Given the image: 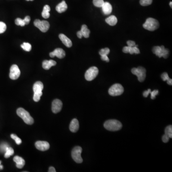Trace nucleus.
I'll use <instances>...</instances> for the list:
<instances>
[{
	"instance_id": "46",
	"label": "nucleus",
	"mask_w": 172,
	"mask_h": 172,
	"mask_svg": "<svg viewBox=\"0 0 172 172\" xmlns=\"http://www.w3.org/2000/svg\"><path fill=\"white\" fill-rule=\"evenodd\" d=\"M27 1H34V0H26Z\"/></svg>"
},
{
	"instance_id": "3",
	"label": "nucleus",
	"mask_w": 172,
	"mask_h": 172,
	"mask_svg": "<svg viewBox=\"0 0 172 172\" xmlns=\"http://www.w3.org/2000/svg\"><path fill=\"white\" fill-rule=\"evenodd\" d=\"M143 27L146 30L154 31L159 28V23L157 20L154 18H148L143 24Z\"/></svg>"
},
{
	"instance_id": "35",
	"label": "nucleus",
	"mask_w": 172,
	"mask_h": 172,
	"mask_svg": "<svg viewBox=\"0 0 172 172\" xmlns=\"http://www.w3.org/2000/svg\"><path fill=\"white\" fill-rule=\"evenodd\" d=\"M161 78H162V79L164 81H167V80H168L170 79L169 77L168 76V74H167V73L166 72L163 73L162 74V75H161Z\"/></svg>"
},
{
	"instance_id": "13",
	"label": "nucleus",
	"mask_w": 172,
	"mask_h": 172,
	"mask_svg": "<svg viewBox=\"0 0 172 172\" xmlns=\"http://www.w3.org/2000/svg\"><path fill=\"white\" fill-rule=\"evenodd\" d=\"M49 56L51 57H57L59 58H63L66 56V53L65 51L62 48H56L53 52H51L49 54Z\"/></svg>"
},
{
	"instance_id": "2",
	"label": "nucleus",
	"mask_w": 172,
	"mask_h": 172,
	"mask_svg": "<svg viewBox=\"0 0 172 172\" xmlns=\"http://www.w3.org/2000/svg\"><path fill=\"white\" fill-rule=\"evenodd\" d=\"M16 112L18 116L22 118L26 124L32 125L34 123V119L32 117L29 113L25 109L22 108H19L17 109Z\"/></svg>"
},
{
	"instance_id": "40",
	"label": "nucleus",
	"mask_w": 172,
	"mask_h": 172,
	"mask_svg": "<svg viewBox=\"0 0 172 172\" xmlns=\"http://www.w3.org/2000/svg\"><path fill=\"white\" fill-rule=\"evenodd\" d=\"M101 59L103 61H106L107 62H109L110 61L109 57H108V56L107 55H104V56H101Z\"/></svg>"
},
{
	"instance_id": "36",
	"label": "nucleus",
	"mask_w": 172,
	"mask_h": 172,
	"mask_svg": "<svg viewBox=\"0 0 172 172\" xmlns=\"http://www.w3.org/2000/svg\"><path fill=\"white\" fill-rule=\"evenodd\" d=\"M169 139L170 138L169 136H167V135L166 134H164L162 137V141L164 143H166V142H168Z\"/></svg>"
},
{
	"instance_id": "15",
	"label": "nucleus",
	"mask_w": 172,
	"mask_h": 172,
	"mask_svg": "<svg viewBox=\"0 0 172 172\" xmlns=\"http://www.w3.org/2000/svg\"><path fill=\"white\" fill-rule=\"evenodd\" d=\"M33 91L34 94H43L42 91L44 88V85L41 81H37L33 86Z\"/></svg>"
},
{
	"instance_id": "18",
	"label": "nucleus",
	"mask_w": 172,
	"mask_h": 172,
	"mask_svg": "<svg viewBox=\"0 0 172 172\" xmlns=\"http://www.w3.org/2000/svg\"><path fill=\"white\" fill-rule=\"evenodd\" d=\"M101 8H102V11L103 12L104 14L105 15L110 14L113 11L112 6L108 2H105V3L104 2Z\"/></svg>"
},
{
	"instance_id": "34",
	"label": "nucleus",
	"mask_w": 172,
	"mask_h": 172,
	"mask_svg": "<svg viewBox=\"0 0 172 172\" xmlns=\"http://www.w3.org/2000/svg\"><path fill=\"white\" fill-rule=\"evenodd\" d=\"M159 91L158 90H154L153 91L150 92L151 95V98L152 100H154L155 98V97L156 95L158 94Z\"/></svg>"
},
{
	"instance_id": "25",
	"label": "nucleus",
	"mask_w": 172,
	"mask_h": 172,
	"mask_svg": "<svg viewBox=\"0 0 172 172\" xmlns=\"http://www.w3.org/2000/svg\"><path fill=\"white\" fill-rule=\"evenodd\" d=\"M5 154H4V157L5 158H8L13 155L14 154V150L12 148V147H7L6 148V149L5 150Z\"/></svg>"
},
{
	"instance_id": "8",
	"label": "nucleus",
	"mask_w": 172,
	"mask_h": 172,
	"mask_svg": "<svg viewBox=\"0 0 172 172\" xmlns=\"http://www.w3.org/2000/svg\"><path fill=\"white\" fill-rule=\"evenodd\" d=\"M98 74V69L96 67H92L87 70L85 74V78L88 81H92L95 79Z\"/></svg>"
},
{
	"instance_id": "9",
	"label": "nucleus",
	"mask_w": 172,
	"mask_h": 172,
	"mask_svg": "<svg viewBox=\"0 0 172 172\" xmlns=\"http://www.w3.org/2000/svg\"><path fill=\"white\" fill-rule=\"evenodd\" d=\"M34 25L35 27L39 29L42 32L45 33L48 31L50 27L48 22L47 21H41L39 19L35 20L34 21Z\"/></svg>"
},
{
	"instance_id": "20",
	"label": "nucleus",
	"mask_w": 172,
	"mask_h": 172,
	"mask_svg": "<svg viewBox=\"0 0 172 172\" xmlns=\"http://www.w3.org/2000/svg\"><path fill=\"white\" fill-rule=\"evenodd\" d=\"M56 64H57V62L54 60H45L43 62L42 67H43V69H45V70H48L52 67L55 66V65H56Z\"/></svg>"
},
{
	"instance_id": "4",
	"label": "nucleus",
	"mask_w": 172,
	"mask_h": 172,
	"mask_svg": "<svg viewBox=\"0 0 172 172\" xmlns=\"http://www.w3.org/2000/svg\"><path fill=\"white\" fill-rule=\"evenodd\" d=\"M153 52L159 58L163 57L164 58H167L169 54V50L166 49L164 45H162L161 47L156 46L154 47Z\"/></svg>"
},
{
	"instance_id": "39",
	"label": "nucleus",
	"mask_w": 172,
	"mask_h": 172,
	"mask_svg": "<svg viewBox=\"0 0 172 172\" xmlns=\"http://www.w3.org/2000/svg\"><path fill=\"white\" fill-rule=\"evenodd\" d=\"M151 92V90L150 89H148L147 91H144V93H143V96L145 98L147 97Z\"/></svg>"
},
{
	"instance_id": "32",
	"label": "nucleus",
	"mask_w": 172,
	"mask_h": 172,
	"mask_svg": "<svg viewBox=\"0 0 172 172\" xmlns=\"http://www.w3.org/2000/svg\"><path fill=\"white\" fill-rule=\"evenodd\" d=\"M15 23L17 25H19V26H24L25 25V21H24L23 19H22L20 18L16 19V20H15Z\"/></svg>"
},
{
	"instance_id": "10",
	"label": "nucleus",
	"mask_w": 172,
	"mask_h": 172,
	"mask_svg": "<svg viewBox=\"0 0 172 172\" xmlns=\"http://www.w3.org/2000/svg\"><path fill=\"white\" fill-rule=\"evenodd\" d=\"M21 74V71L20 70L18 66L16 65H12L10 68V72L9 76L11 79L16 80L18 79Z\"/></svg>"
},
{
	"instance_id": "1",
	"label": "nucleus",
	"mask_w": 172,
	"mask_h": 172,
	"mask_svg": "<svg viewBox=\"0 0 172 172\" xmlns=\"http://www.w3.org/2000/svg\"><path fill=\"white\" fill-rule=\"evenodd\" d=\"M104 127L108 131L115 132L122 129V125L120 122L116 120H110L105 122Z\"/></svg>"
},
{
	"instance_id": "33",
	"label": "nucleus",
	"mask_w": 172,
	"mask_h": 172,
	"mask_svg": "<svg viewBox=\"0 0 172 172\" xmlns=\"http://www.w3.org/2000/svg\"><path fill=\"white\" fill-rule=\"evenodd\" d=\"M6 25L2 22H0V34H2L6 30Z\"/></svg>"
},
{
	"instance_id": "23",
	"label": "nucleus",
	"mask_w": 172,
	"mask_h": 172,
	"mask_svg": "<svg viewBox=\"0 0 172 172\" xmlns=\"http://www.w3.org/2000/svg\"><path fill=\"white\" fill-rule=\"evenodd\" d=\"M80 32H81L82 35L85 38H89V35L91 31L88 28V26L85 25H83L81 27Z\"/></svg>"
},
{
	"instance_id": "6",
	"label": "nucleus",
	"mask_w": 172,
	"mask_h": 172,
	"mask_svg": "<svg viewBox=\"0 0 172 172\" xmlns=\"http://www.w3.org/2000/svg\"><path fill=\"white\" fill-rule=\"evenodd\" d=\"M82 151V149L80 146H76L73 149L71 152V156L73 159L76 163L80 164L83 162L81 154Z\"/></svg>"
},
{
	"instance_id": "29",
	"label": "nucleus",
	"mask_w": 172,
	"mask_h": 172,
	"mask_svg": "<svg viewBox=\"0 0 172 172\" xmlns=\"http://www.w3.org/2000/svg\"><path fill=\"white\" fill-rule=\"evenodd\" d=\"M110 52V50L109 48H103V49H101L99 52V54L101 56H104V55H107L108 56V55L109 54V53Z\"/></svg>"
},
{
	"instance_id": "28",
	"label": "nucleus",
	"mask_w": 172,
	"mask_h": 172,
	"mask_svg": "<svg viewBox=\"0 0 172 172\" xmlns=\"http://www.w3.org/2000/svg\"><path fill=\"white\" fill-rule=\"evenodd\" d=\"M93 3L94 5L97 7H101L103 5L104 1L103 0H93Z\"/></svg>"
},
{
	"instance_id": "11",
	"label": "nucleus",
	"mask_w": 172,
	"mask_h": 172,
	"mask_svg": "<svg viewBox=\"0 0 172 172\" xmlns=\"http://www.w3.org/2000/svg\"><path fill=\"white\" fill-rule=\"evenodd\" d=\"M63 106L62 101L58 99L53 101L52 104V110L53 113H57L61 111Z\"/></svg>"
},
{
	"instance_id": "44",
	"label": "nucleus",
	"mask_w": 172,
	"mask_h": 172,
	"mask_svg": "<svg viewBox=\"0 0 172 172\" xmlns=\"http://www.w3.org/2000/svg\"><path fill=\"white\" fill-rule=\"evenodd\" d=\"M1 161H0V169H2L3 168V166L1 165Z\"/></svg>"
},
{
	"instance_id": "14",
	"label": "nucleus",
	"mask_w": 172,
	"mask_h": 172,
	"mask_svg": "<svg viewBox=\"0 0 172 172\" xmlns=\"http://www.w3.org/2000/svg\"><path fill=\"white\" fill-rule=\"evenodd\" d=\"M122 51L124 53H130V54H140V50L138 48V45H135L134 47H124L122 49Z\"/></svg>"
},
{
	"instance_id": "26",
	"label": "nucleus",
	"mask_w": 172,
	"mask_h": 172,
	"mask_svg": "<svg viewBox=\"0 0 172 172\" xmlns=\"http://www.w3.org/2000/svg\"><path fill=\"white\" fill-rule=\"evenodd\" d=\"M21 47L24 50L26 51L27 52H29L32 49V46L29 43L25 42L22 45H21Z\"/></svg>"
},
{
	"instance_id": "38",
	"label": "nucleus",
	"mask_w": 172,
	"mask_h": 172,
	"mask_svg": "<svg viewBox=\"0 0 172 172\" xmlns=\"http://www.w3.org/2000/svg\"><path fill=\"white\" fill-rule=\"evenodd\" d=\"M30 20H31V19H30V16H26V17H25L23 20L25 21V25H28L29 23H30Z\"/></svg>"
},
{
	"instance_id": "17",
	"label": "nucleus",
	"mask_w": 172,
	"mask_h": 172,
	"mask_svg": "<svg viewBox=\"0 0 172 172\" xmlns=\"http://www.w3.org/2000/svg\"><path fill=\"white\" fill-rule=\"evenodd\" d=\"M59 38L61 40L62 43H63L64 45H66L67 47H71L72 45V43L69 38H67L66 35L64 34H60L59 35Z\"/></svg>"
},
{
	"instance_id": "45",
	"label": "nucleus",
	"mask_w": 172,
	"mask_h": 172,
	"mask_svg": "<svg viewBox=\"0 0 172 172\" xmlns=\"http://www.w3.org/2000/svg\"><path fill=\"white\" fill-rule=\"evenodd\" d=\"M172 1H171V2H170V3L169 4H170V6H171V8H172Z\"/></svg>"
},
{
	"instance_id": "37",
	"label": "nucleus",
	"mask_w": 172,
	"mask_h": 172,
	"mask_svg": "<svg viewBox=\"0 0 172 172\" xmlns=\"http://www.w3.org/2000/svg\"><path fill=\"white\" fill-rule=\"evenodd\" d=\"M127 45H128V46H129V47H134V46H135V45H136L135 42L133 41H131V40L128 41L127 42Z\"/></svg>"
},
{
	"instance_id": "7",
	"label": "nucleus",
	"mask_w": 172,
	"mask_h": 172,
	"mask_svg": "<svg viewBox=\"0 0 172 172\" xmlns=\"http://www.w3.org/2000/svg\"><path fill=\"white\" fill-rule=\"evenodd\" d=\"M124 92V88L120 84H114L109 89V94L112 96H118Z\"/></svg>"
},
{
	"instance_id": "19",
	"label": "nucleus",
	"mask_w": 172,
	"mask_h": 172,
	"mask_svg": "<svg viewBox=\"0 0 172 172\" xmlns=\"http://www.w3.org/2000/svg\"><path fill=\"white\" fill-rule=\"evenodd\" d=\"M13 161L16 164V167L19 169H22L25 164V161L23 158L19 156H16L13 158Z\"/></svg>"
},
{
	"instance_id": "43",
	"label": "nucleus",
	"mask_w": 172,
	"mask_h": 172,
	"mask_svg": "<svg viewBox=\"0 0 172 172\" xmlns=\"http://www.w3.org/2000/svg\"><path fill=\"white\" fill-rule=\"evenodd\" d=\"M167 84L169 85H172V79H169L168 80H167Z\"/></svg>"
},
{
	"instance_id": "31",
	"label": "nucleus",
	"mask_w": 172,
	"mask_h": 172,
	"mask_svg": "<svg viewBox=\"0 0 172 172\" xmlns=\"http://www.w3.org/2000/svg\"><path fill=\"white\" fill-rule=\"evenodd\" d=\"M11 137L15 141L16 143L18 145H19L22 143V140H21V139L19 138L16 135L14 134H12L11 135Z\"/></svg>"
},
{
	"instance_id": "21",
	"label": "nucleus",
	"mask_w": 172,
	"mask_h": 172,
	"mask_svg": "<svg viewBox=\"0 0 172 172\" xmlns=\"http://www.w3.org/2000/svg\"><path fill=\"white\" fill-rule=\"evenodd\" d=\"M67 5L65 1H63L56 6V11L59 13H62L67 10Z\"/></svg>"
},
{
	"instance_id": "22",
	"label": "nucleus",
	"mask_w": 172,
	"mask_h": 172,
	"mask_svg": "<svg viewBox=\"0 0 172 172\" xmlns=\"http://www.w3.org/2000/svg\"><path fill=\"white\" fill-rule=\"evenodd\" d=\"M105 21L108 24H109L111 26H114L116 25L118 22V20L115 16H111L106 18Z\"/></svg>"
},
{
	"instance_id": "12",
	"label": "nucleus",
	"mask_w": 172,
	"mask_h": 172,
	"mask_svg": "<svg viewBox=\"0 0 172 172\" xmlns=\"http://www.w3.org/2000/svg\"><path fill=\"white\" fill-rule=\"evenodd\" d=\"M35 147L41 151H45L50 148V145L48 142L46 141H37L35 143Z\"/></svg>"
},
{
	"instance_id": "27",
	"label": "nucleus",
	"mask_w": 172,
	"mask_h": 172,
	"mask_svg": "<svg viewBox=\"0 0 172 172\" xmlns=\"http://www.w3.org/2000/svg\"><path fill=\"white\" fill-rule=\"evenodd\" d=\"M165 134L169 136L170 138H172V126L169 125L166 127L165 129Z\"/></svg>"
},
{
	"instance_id": "24",
	"label": "nucleus",
	"mask_w": 172,
	"mask_h": 172,
	"mask_svg": "<svg viewBox=\"0 0 172 172\" xmlns=\"http://www.w3.org/2000/svg\"><path fill=\"white\" fill-rule=\"evenodd\" d=\"M50 11V7L49 5H45L43 8V12L42 13V16L45 19H47L50 16L49 12Z\"/></svg>"
},
{
	"instance_id": "16",
	"label": "nucleus",
	"mask_w": 172,
	"mask_h": 172,
	"mask_svg": "<svg viewBox=\"0 0 172 172\" xmlns=\"http://www.w3.org/2000/svg\"><path fill=\"white\" fill-rule=\"evenodd\" d=\"M79 122L78 120L74 119L71 121L69 125V130L71 132H76L79 129Z\"/></svg>"
},
{
	"instance_id": "30",
	"label": "nucleus",
	"mask_w": 172,
	"mask_h": 172,
	"mask_svg": "<svg viewBox=\"0 0 172 172\" xmlns=\"http://www.w3.org/2000/svg\"><path fill=\"white\" fill-rule=\"evenodd\" d=\"M153 0H140V3L141 5L143 6H146L151 5L152 4Z\"/></svg>"
},
{
	"instance_id": "42",
	"label": "nucleus",
	"mask_w": 172,
	"mask_h": 172,
	"mask_svg": "<svg viewBox=\"0 0 172 172\" xmlns=\"http://www.w3.org/2000/svg\"><path fill=\"white\" fill-rule=\"evenodd\" d=\"M76 35H77V36L79 38H81L83 37V35H82L81 32H80V31H78Z\"/></svg>"
},
{
	"instance_id": "5",
	"label": "nucleus",
	"mask_w": 172,
	"mask_h": 172,
	"mask_svg": "<svg viewBox=\"0 0 172 172\" xmlns=\"http://www.w3.org/2000/svg\"><path fill=\"white\" fill-rule=\"evenodd\" d=\"M131 72L133 75H136L139 81L142 82L146 78V70L145 68L142 67H139L137 68H133Z\"/></svg>"
},
{
	"instance_id": "41",
	"label": "nucleus",
	"mask_w": 172,
	"mask_h": 172,
	"mask_svg": "<svg viewBox=\"0 0 172 172\" xmlns=\"http://www.w3.org/2000/svg\"><path fill=\"white\" fill-rule=\"evenodd\" d=\"M48 172H56V170L55 168L52 166L49 167V170H48Z\"/></svg>"
}]
</instances>
